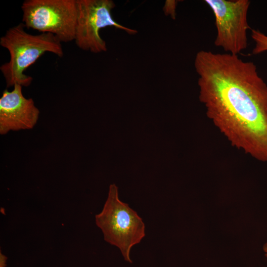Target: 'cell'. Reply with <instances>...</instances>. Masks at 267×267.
Returning a JSON list of instances; mask_svg holds the SVG:
<instances>
[{"label":"cell","mask_w":267,"mask_h":267,"mask_svg":"<svg viewBox=\"0 0 267 267\" xmlns=\"http://www.w3.org/2000/svg\"><path fill=\"white\" fill-rule=\"evenodd\" d=\"M6 260H7V257L0 252V267H6Z\"/></svg>","instance_id":"30bf717a"},{"label":"cell","mask_w":267,"mask_h":267,"mask_svg":"<svg viewBox=\"0 0 267 267\" xmlns=\"http://www.w3.org/2000/svg\"><path fill=\"white\" fill-rule=\"evenodd\" d=\"M22 87L15 85L12 90L5 89L0 98V133L32 129L37 122L39 110L32 98L23 94Z\"/></svg>","instance_id":"52a82bcc"},{"label":"cell","mask_w":267,"mask_h":267,"mask_svg":"<svg viewBox=\"0 0 267 267\" xmlns=\"http://www.w3.org/2000/svg\"><path fill=\"white\" fill-rule=\"evenodd\" d=\"M194 66L208 118L232 146L267 163V85L256 65L202 50Z\"/></svg>","instance_id":"6da1fadb"},{"label":"cell","mask_w":267,"mask_h":267,"mask_svg":"<svg viewBox=\"0 0 267 267\" xmlns=\"http://www.w3.org/2000/svg\"><path fill=\"white\" fill-rule=\"evenodd\" d=\"M263 250L265 253V256L267 258V243H266L263 246Z\"/></svg>","instance_id":"8fae6325"},{"label":"cell","mask_w":267,"mask_h":267,"mask_svg":"<svg viewBox=\"0 0 267 267\" xmlns=\"http://www.w3.org/2000/svg\"><path fill=\"white\" fill-rule=\"evenodd\" d=\"M166 3L167 4L165 5V11H167L169 14H171L172 17H175L176 1L175 0H169Z\"/></svg>","instance_id":"9c48e42d"},{"label":"cell","mask_w":267,"mask_h":267,"mask_svg":"<svg viewBox=\"0 0 267 267\" xmlns=\"http://www.w3.org/2000/svg\"><path fill=\"white\" fill-rule=\"evenodd\" d=\"M215 17L217 36L214 44L228 53L237 55L247 46L250 28L247 13L248 0H205Z\"/></svg>","instance_id":"8992f818"},{"label":"cell","mask_w":267,"mask_h":267,"mask_svg":"<svg viewBox=\"0 0 267 267\" xmlns=\"http://www.w3.org/2000/svg\"><path fill=\"white\" fill-rule=\"evenodd\" d=\"M251 37L255 45L253 49L254 54H258L267 51V36L259 30H251Z\"/></svg>","instance_id":"ba28073f"},{"label":"cell","mask_w":267,"mask_h":267,"mask_svg":"<svg viewBox=\"0 0 267 267\" xmlns=\"http://www.w3.org/2000/svg\"><path fill=\"white\" fill-rule=\"evenodd\" d=\"M95 219L104 240L118 247L125 260L132 263L131 250L145 236V224L134 210L120 200L115 184L110 185L103 209Z\"/></svg>","instance_id":"3957f363"},{"label":"cell","mask_w":267,"mask_h":267,"mask_svg":"<svg viewBox=\"0 0 267 267\" xmlns=\"http://www.w3.org/2000/svg\"><path fill=\"white\" fill-rule=\"evenodd\" d=\"M77 17L75 41L82 50L98 53L107 50L106 42L99 31L107 27L123 30L129 34L137 31L118 23L113 18L112 9L115 5L111 0H76Z\"/></svg>","instance_id":"5b68a950"},{"label":"cell","mask_w":267,"mask_h":267,"mask_svg":"<svg viewBox=\"0 0 267 267\" xmlns=\"http://www.w3.org/2000/svg\"><path fill=\"white\" fill-rule=\"evenodd\" d=\"M21 9L25 28L53 34L61 43L75 40L76 0H26Z\"/></svg>","instance_id":"277c9868"},{"label":"cell","mask_w":267,"mask_h":267,"mask_svg":"<svg viewBox=\"0 0 267 267\" xmlns=\"http://www.w3.org/2000/svg\"><path fill=\"white\" fill-rule=\"evenodd\" d=\"M25 28L21 22L8 29L0 38V45L8 51L10 55L9 61L0 67L7 88L17 84L30 86L33 78L24 72L45 53L51 52L59 57L63 56L61 42L54 35H32Z\"/></svg>","instance_id":"7a4b0ae2"}]
</instances>
